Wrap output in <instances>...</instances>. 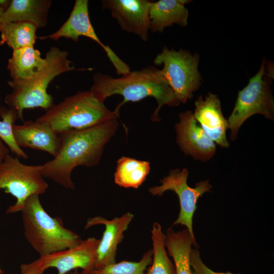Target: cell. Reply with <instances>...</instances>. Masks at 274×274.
<instances>
[{
    "instance_id": "1",
    "label": "cell",
    "mask_w": 274,
    "mask_h": 274,
    "mask_svg": "<svg viewBox=\"0 0 274 274\" xmlns=\"http://www.w3.org/2000/svg\"><path fill=\"white\" fill-rule=\"evenodd\" d=\"M118 127L117 119L59 134L60 144L53 159L42 165L41 174L66 189L74 190L71 174L78 166L92 167L100 161L107 143Z\"/></svg>"
},
{
    "instance_id": "2",
    "label": "cell",
    "mask_w": 274,
    "mask_h": 274,
    "mask_svg": "<svg viewBox=\"0 0 274 274\" xmlns=\"http://www.w3.org/2000/svg\"><path fill=\"white\" fill-rule=\"evenodd\" d=\"M90 91L102 102L111 95H122L123 101L114 111L118 115L120 108L127 102L153 97L157 103L151 118L153 122L160 120L158 113L162 106H177L180 103L161 70L152 66L130 71L117 78L97 72L93 77V85Z\"/></svg>"
},
{
    "instance_id": "3",
    "label": "cell",
    "mask_w": 274,
    "mask_h": 274,
    "mask_svg": "<svg viewBox=\"0 0 274 274\" xmlns=\"http://www.w3.org/2000/svg\"><path fill=\"white\" fill-rule=\"evenodd\" d=\"M68 54L66 51L52 47L46 54V64L33 77L8 82L12 91L4 101L16 112L18 119L24 120L25 109L41 108L47 110L54 105L52 95L47 92L49 84L60 74L76 70Z\"/></svg>"
},
{
    "instance_id": "4",
    "label": "cell",
    "mask_w": 274,
    "mask_h": 274,
    "mask_svg": "<svg viewBox=\"0 0 274 274\" xmlns=\"http://www.w3.org/2000/svg\"><path fill=\"white\" fill-rule=\"evenodd\" d=\"M21 212L24 236L40 256L73 248L83 240L64 227L61 218L52 217L46 212L39 195L29 196Z\"/></svg>"
},
{
    "instance_id": "5",
    "label": "cell",
    "mask_w": 274,
    "mask_h": 274,
    "mask_svg": "<svg viewBox=\"0 0 274 274\" xmlns=\"http://www.w3.org/2000/svg\"><path fill=\"white\" fill-rule=\"evenodd\" d=\"M118 117L89 90L78 91L54 104L36 120L49 125L59 134L92 127Z\"/></svg>"
},
{
    "instance_id": "6",
    "label": "cell",
    "mask_w": 274,
    "mask_h": 274,
    "mask_svg": "<svg viewBox=\"0 0 274 274\" xmlns=\"http://www.w3.org/2000/svg\"><path fill=\"white\" fill-rule=\"evenodd\" d=\"M265 60L258 73L249 79L248 85L238 91L233 111L227 120L230 139H237L242 124L251 116L259 114L274 119V100L270 89L271 78L266 75Z\"/></svg>"
},
{
    "instance_id": "7",
    "label": "cell",
    "mask_w": 274,
    "mask_h": 274,
    "mask_svg": "<svg viewBox=\"0 0 274 274\" xmlns=\"http://www.w3.org/2000/svg\"><path fill=\"white\" fill-rule=\"evenodd\" d=\"M42 165H29L21 163L18 157L7 154L0 163V190L15 197L7 214L21 212L26 199L32 195L44 194L49 185L41 174Z\"/></svg>"
},
{
    "instance_id": "8",
    "label": "cell",
    "mask_w": 274,
    "mask_h": 274,
    "mask_svg": "<svg viewBox=\"0 0 274 274\" xmlns=\"http://www.w3.org/2000/svg\"><path fill=\"white\" fill-rule=\"evenodd\" d=\"M199 61L197 53L193 55L186 50H169L166 47L154 60L155 64L163 65L161 71L180 102L185 104L191 99L201 84Z\"/></svg>"
},
{
    "instance_id": "9",
    "label": "cell",
    "mask_w": 274,
    "mask_h": 274,
    "mask_svg": "<svg viewBox=\"0 0 274 274\" xmlns=\"http://www.w3.org/2000/svg\"><path fill=\"white\" fill-rule=\"evenodd\" d=\"M188 171L186 168L171 169L169 174L160 180L161 185L151 187L149 192L154 196H161L165 191L175 192L180 202V213L172 226L176 225L185 226L188 230L195 249L198 248L193 230V217L197 209L199 198L206 192H211L212 186L209 180L196 183L192 188L187 184Z\"/></svg>"
},
{
    "instance_id": "10",
    "label": "cell",
    "mask_w": 274,
    "mask_h": 274,
    "mask_svg": "<svg viewBox=\"0 0 274 274\" xmlns=\"http://www.w3.org/2000/svg\"><path fill=\"white\" fill-rule=\"evenodd\" d=\"M99 241L91 237L73 248L41 256L32 262L21 264V273H44L46 269L54 267L57 270L56 274H66L79 268L82 269V274H89L95 267Z\"/></svg>"
},
{
    "instance_id": "11",
    "label": "cell",
    "mask_w": 274,
    "mask_h": 274,
    "mask_svg": "<svg viewBox=\"0 0 274 274\" xmlns=\"http://www.w3.org/2000/svg\"><path fill=\"white\" fill-rule=\"evenodd\" d=\"M81 36L89 38L99 45L115 68L122 65L123 60L109 46L103 44L95 33L89 18L87 0H76L69 17L61 26L55 32L38 39L57 41L64 38L77 42Z\"/></svg>"
},
{
    "instance_id": "12",
    "label": "cell",
    "mask_w": 274,
    "mask_h": 274,
    "mask_svg": "<svg viewBox=\"0 0 274 274\" xmlns=\"http://www.w3.org/2000/svg\"><path fill=\"white\" fill-rule=\"evenodd\" d=\"M175 125L177 143L181 150L195 160H209L215 154L216 144L205 132L190 111L179 114Z\"/></svg>"
},
{
    "instance_id": "13",
    "label": "cell",
    "mask_w": 274,
    "mask_h": 274,
    "mask_svg": "<svg viewBox=\"0 0 274 274\" xmlns=\"http://www.w3.org/2000/svg\"><path fill=\"white\" fill-rule=\"evenodd\" d=\"M102 8L111 11L121 29L146 41L149 30V8L147 0H102Z\"/></svg>"
},
{
    "instance_id": "14",
    "label": "cell",
    "mask_w": 274,
    "mask_h": 274,
    "mask_svg": "<svg viewBox=\"0 0 274 274\" xmlns=\"http://www.w3.org/2000/svg\"><path fill=\"white\" fill-rule=\"evenodd\" d=\"M133 215L127 212L120 217L108 220L96 216L87 220L85 228L102 225L105 226L102 238L97 249V259L94 269H100L116 263L118 246L124 237V233L133 218Z\"/></svg>"
},
{
    "instance_id": "15",
    "label": "cell",
    "mask_w": 274,
    "mask_h": 274,
    "mask_svg": "<svg viewBox=\"0 0 274 274\" xmlns=\"http://www.w3.org/2000/svg\"><path fill=\"white\" fill-rule=\"evenodd\" d=\"M194 105L193 113L197 123L215 144L228 148L229 143L226 138V130L228 123L223 115L218 96L211 92L204 98L200 95Z\"/></svg>"
},
{
    "instance_id": "16",
    "label": "cell",
    "mask_w": 274,
    "mask_h": 274,
    "mask_svg": "<svg viewBox=\"0 0 274 274\" xmlns=\"http://www.w3.org/2000/svg\"><path fill=\"white\" fill-rule=\"evenodd\" d=\"M13 135L20 148H29L46 152L54 157L59 149V134L49 125L35 121H26L21 125L14 124Z\"/></svg>"
},
{
    "instance_id": "17",
    "label": "cell",
    "mask_w": 274,
    "mask_h": 274,
    "mask_svg": "<svg viewBox=\"0 0 274 274\" xmlns=\"http://www.w3.org/2000/svg\"><path fill=\"white\" fill-rule=\"evenodd\" d=\"M187 0H159L149 4V30L162 32L164 28L176 24L184 27L188 23V10L185 5Z\"/></svg>"
},
{
    "instance_id": "18",
    "label": "cell",
    "mask_w": 274,
    "mask_h": 274,
    "mask_svg": "<svg viewBox=\"0 0 274 274\" xmlns=\"http://www.w3.org/2000/svg\"><path fill=\"white\" fill-rule=\"evenodd\" d=\"M51 4V0H12L3 14L2 26L11 22H27L37 28L44 27L48 22Z\"/></svg>"
},
{
    "instance_id": "19",
    "label": "cell",
    "mask_w": 274,
    "mask_h": 274,
    "mask_svg": "<svg viewBox=\"0 0 274 274\" xmlns=\"http://www.w3.org/2000/svg\"><path fill=\"white\" fill-rule=\"evenodd\" d=\"M165 235V246L174 260L176 274H192L190 255L193 242L188 230L175 231L171 226Z\"/></svg>"
},
{
    "instance_id": "20",
    "label": "cell",
    "mask_w": 274,
    "mask_h": 274,
    "mask_svg": "<svg viewBox=\"0 0 274 274\" xmlns=\"http://www.w3.org/2000/svg\"><path fill=\"white\" fill-rule=\"evenodd\" d=\"M46 63L39 50L33 47H25L13 50L7 68L12 80H24L33 77Z\"/></svg>"
},
{
    "instance_id": "21",
    "label": "cell",
    "mask_w": 274,
    "mask_h": 274,
    "mask_svg": "<svg viewBox=\"0 0 274 274\" xmlns=\"http://www.w3.org/2000/svg\"><path fill=\"white\" fill-rule=\"evenodd\" d=\"M150 171L149 161L123 156L117 161L114 182L119 186L138 189Z\"/></svg>"
},
{
    "instance_id": "22",
    "label": "cell",
    "mask_w": 274,
    "mask_h": 274,
    "mask_svg": "<svg viewBox=\"0 0 274 274\" xmlns=\"http://www.w3.org/2000/svg\"><path fill=\"white\" fill-rule=\"evenodd\" d=\"M36 26L30 22H17L6 23L2 26L0 45L7 44L13 50L33 47L38 37Z\"/></svg>"
},
{
    "instance_id": "23",
    "label": "cell",
    "mask_w": 274,
    "mask_h": 274,
    "mask_svg": "<svg viewBox=\"0 0 274 274\" xmlns=\"http://www.w3.org/2000/svg\"><path fill=\"white\" fill-rule=\"evenodd\" d=\"M165 238L160 224L154 223L151 230L152 261L144 274H176L174 264L165 250Z\"/></svg>"
},
{
    "instance_id": "24",
    "label": "cell",
    "mask_w": 274,
    "mask_h": 274,
    "mask_svg": "<svg viewBox=\"0 0 274 274\" xmlns=\"http://www.w3.org/2000/svg\"><path fill=\"white\" fill-rule=\"evenodd\" d=\"M152 261V251L144 253L139 261H122L100 269H94L89 274H144Z\"/></svg>"
},
{
    "instance_id": "25",
    "label": "cell",
    "mask_w": 274,
    "mask_h": 274,
    "mask_svg": "<svg viewBox=\"0 0 274 274\" xmlns=\"http://www.w3.org/2000/svg\"><path fill=\"white\" fill-rule=\"evenodd\" d=\"M0 138L9 150L17 157L26 159L27 154L16 143L13 135L12 128L18 116L15 111L4 106L0 107Z\"/></svg>"
},
{
    "instance_id": "26",
    "label": "cell",
    "mask_w": 274,
    "mask_h": 274,
    "mask_svg": "<svg viewBox=\"0 0 274 274\" xmlns=\"http://www.w3.org/2000/svg\"><path fill=\"white\" fill-rule=\"evenodd\" d=\"M190 263L193 269L192 274H235L229 271L218 272L212 270L202 262L200 252L197 249L192 248L191 249L190 255Z\"/></svg>"
},
{
    "instance_id": "27",
    "label": "cell",
    "mask_w": 274,
    "mask_h": 274,
    "mask_svg": "<svg viewBox=\"0 0 274 274\" xmlns=\"http://www.w3.org/2000/svg\"><path fill=\"white\" fill-rule=\"evenodd\" d=\"M9 149L0 138V163L3 162L5 156L9 154Z\"/></svg>"
},
{
    "instance_id": "28",
    "label": "cell",
    "mask_w": 274,
    "mask_h": 274,
    "mask_svg": "<svg viewBox=\"0 0 274 274\" xmlns=\"http://www.w3.org/2000/svg\"><path fill=\"white\" fill-rule=\"evenodd\" d=\"M6 9V8H5L4 7L0 5V31L2 27V20L3 14Z\"/></svg>"
},
{
    "instance_id": "29",
    "label": "cell",
    "mask_w": 274,
    "mask_h": 274,
    "mask_svg": "<svg viewBox=\"0 0 274 274\" xmlns=\"http://www.w3.org/2000/svg\"><path fill=\"white\" fill-rule=\"evenodd\" d=\"M66 274H82L81 272H79L78 269H75L73 270Z\"/></svg>"
},
{
    "instance_id": "30",
    "label": "cell",
    "mask_w": 274,
    "mask_h": 274,
    "mask_svg": "<svg viewBox=\"0 0 274 274\" xmlns=\"http://www.w3.org/2000/svg\"><path fill=\"white\" fill-rule=\"evenodd\" d=\"M25 274H43L42 272H39V273H36V272H30V273H27Z\"/></svg>"
},
{
    "instance_id": "31",
    "label": "cell",
    "mask_w": 274,
    "mask_h": 274,
    "mask_svg": "<svg viewBox=\"0 0 274 274\" xmlns=\"http://www.w3.org/2000/svg\"><path fill=\"white\" fill-rule=\"evenodd\" d=\"M2 272V271L1 269H0V274H1Z\"/></svg>"
},
{
    "instance_id": "32",
    "label": "cell",
    "mask_w": 274,
    "mask_h": 274,
    "mask_svg": "<svg viewBox=\"0 0 274 274\" xmlns=\"http://www.w3.org/2000/svg\"><path fill=\"white\" fill-rule=\"evenodd\" d=\"M0 99H1V97H0Z\"/></svg>"
}]
</instances>
